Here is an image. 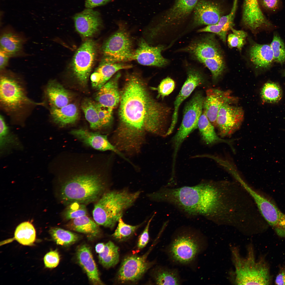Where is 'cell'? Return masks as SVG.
<instances>
[{"instance_id": "cell-10", "label": "cell", "mask_w": 285, "mask_h": 285, "mask_svg": "<svg viewBox=\"0 0 285 285\" xmlns=\"http://www.w3.org/2000/svg\"><path fill=\"white\" fill-rule=\"evenodd\" d=\"M96 53L95 42L89 39L83 43L74 55L72 63V71L78 83L83 86L87 85Z\"/></svg>"}, {"instance_id": "cell-36", "label": "cell", "mask_w": 285, "mask_h": 285, "mask_svg": "<svg viewBox=\"0 0 285 285\" xmlns=\"http://www.w3.org/2000/svg\"><path fill=\"white\" fill-rule=\"evenodd\" d=\"M81 108L91 128L94 130L102 129V126L94 101L89 99H85L82 102Z\"/></svg>"}, {"instance_id": "cell-47", "label": "cell", "mask_w": 285, "mask_h": 285, "mask_svg": "<svg viewBox=\"0 0 285 285\" xmlns=\"http://www.w3.org/2000/svg\"><path fill=\"white\" fill-rule=\"evenodd\" d=\"M17 141L16 137L10 133L9 130L0 134V148L2 150L11 146L17 145Z\"/></svg>"}, {"instance_id": "cell-16", "label": "cell", "mask_w": 285, "mask_h": 285, "mask_svg": "<svg viewBox=\"0 0 285 285\" xmlns=\"http://www.w3.org/2000/svg\"><path fill=\"white\" fill-rule=\"evenodd\" d=\"M164 49L162 45L150 46L144 39H141L137 48L134 51L133 60L144 65L163 67L168 63V60L161 54Z\"/></svg>"}, {"instance_id": "cell-19", "label": "cell", "mask_w": 285, "mask_h": 285, "mask_svg": "<svg viewBox=\"0 0 285 285\" xmlns=\"http://www.w3.org/2000/svg\"><path fill=\"white\" fill-rule=\"evenodd\" d=\"M213 36H205L192 43L185 49L197 60L222 56L219 45Z\"/></svg>"}, {"instance_id": "cell-9", "label": "cell", "mask_w": 285, "mask_h": 285, "mask_svg": "<svg viewBox=\"0 0 285 285\" xmlns=\"http://www.w3.org/2000/svg\"><path fill=\"white\" fill-rule=\"evenodd\" d=\"M0 101L2 107L6 110L12 111L20 109L25 104H40L30 99L19 82L6 74L1 75Z\"/></svg>"}, {"instance_id": "cell-34", "label": "cell", "mask_w": 285, "mask_h": 285, "mask_svg": "<svg viewBox=\"0 0 285 285\" xmlns=\"http://www.w3.org/2000/svg\"><path fill=\"white\" fill-rule=\"evenodd\" d=\"M15 239L20 244L25 245H31L35 242L36 232L33 225L26 221L20 224L16 228Z\"/></svg>"}, {"instance_id": "cell-26", "label": "cell", "mask_w": 285, "mask_h": 285, "mask_svg": "<svg viewBox=\"0 0 285 285\" xmlns=\"http://www.w3.org/2000/svg\"><path fill=\"white\" fill-rule=\"evenodd\" d=\"M238 0H234L230 12L222 16L216 24L208 25L198 30V32H208L218 35L224 42L225 41L227 32L234 26V20L237 7Z\"/></svg>"}, {"instance_id": "cell-8", "label": "cell", "mask_w": 285, "mask_h": 285, "mask_svg": "<svg viewBox=\"0 0 285 285\" xmlns=\"http://www.w3.org/2000/svg\"><path fill=\"white\" fill-rule=\"evenodd\" d=\"M205 97L202 93L197 92L186 103L181 124L172 139L174 154H177L184 140L198 128V121L203 112Z\"/></svg>"}, {"instance_id": "cell-43", "label": "cell", "mask_w": 285, "mask_h": 285, "mask_svg": "<svg viewBox=\"0 0 285 285\" xmlns=\"http://www.w3.org/2000/svg\"><path fill=\"white\" fill-rule=\"evenodd\" d=\"M231 30L232 33L229 35L227 38L228 46L231 48H236L241 51L245 44L247 34L243 31L233 28Z\"/></svg>"}, {"instance_id": "cell-3", "label": "cell", "mask_w": 285, "mask_h": 285, "mask_svg": "<svg viewBox=\"0 0 285 285\" xmlns=\"http://www.w3.org/2000/svg\"><path fill=\"white\" fill-rule=\"evenodd\" d=\"M84 167L67 170L60 179L58 196L66 206L74 203L95 202L108 191V183L104 174L99 169Z\"/></svg>"}, {"instance_id": "cell-50", "label": "cell", "mask_w": 285, "mask_h": 285, "mask_svg": "<svg viewBox=\"0 0 285 285\" xmlns=\"http://www.w3.org/2000/svg\"><path fill=\"white\" fill-rule=\"evenodd\" d=\"M279 0H262V4L266 8L270 10H273L277 8L279 4Z\"/></svg>"}, {"instance_id": "cell-54", "label": "cell", "mask_w": 285, "mask_h": 285, "mask_svg": "<svg viewBox=\"0 0 285 285\" xmlns=\"http://www.w3.org/2000/svg\"><path fill=\"white\" fill-rule=\"evenodd\" d=\"M283 74L284 76H285V70H284V72Z\"/></svg>"}, {"instance_id": "cell-23", "label": "cell", "mask_w": 285, "mask_h": 285, "mask_svg": "<svg viewBox=\"0 0 285 285\" xmlns=\"http://www.w3.org/2000/svg\"><path fill=\"white\" fill-rule=\"evenodd\" d=\"M132 67L131 65L123 63L101 62L91 75L92 86L98 90L117 72L121 69L130 68Z\"/></svg>"}, {"instance_id": "cell-18", "label": "cell", "mask_w": 285, "mask_h": 285, "mask_svg": "<svg viewBox=\"0 0 285 285\" xmlns=\"http://www.w3.org/2000/svg\"><path fill=\"white\" fill-rule=\"evenodd\" d=\"M70 134L85 144L96 149L102 151H113L128 161L115 146L110 142L106 135L97 132H91L83 129L73 130L70 131Z\"/></svg>"}, {"instance_id": "cell-5", "label": "cell", "mask_w": 285, "mask_h": 285, "mask_svg": "<svg viewBox=\"0 0 285 285\" xmlns=\"http://www.w3.org/2000/svg\"><path fill=\"white\" fill-rule=\"evenodd\" d=\"M140 193L131 192L125 189L107 191L95 202L92 212L94 220L99 225L113 228Z\"/></svg>"}, {"instance_id": "cell-17", "label": "cell", "mask_w": 285, "mask_h": 285, "mask_svg": "<svg viewBox=\"0 0 285 285\" xmlns=\"http://www.w3.org/2000/svg\"><path fill=\"white\" fill-rule=\"evenodd\" d=\"M73 19L76 30L84 37L92 36L98 31L102 23L99 13L92 8H87L76 14Z\"/></svg>"}, {"instance_id": "cell-39", "label": "cell", "mask_w": 285, "mask_h": 285, "mask_svg": "<svg viewBox=\"0 0 285 285\" xmlns=\"http://www.w3.org/2000/svg\"><path fill=\"white\" fill-rule=\"evenodd\" d=\"M116 229L112 235V237L119 241H125L129 239L143 224L132 225L125 223L120 218L118 221Z\"/></svg>"}, {"instance_id": "cell-44", "label": "cell", "mask_w": 285, "mask_h": 285, "mask_svg": "<svg viewBox=\"0 0 285 285\" xmlns=\"http://www.w3.org/2000/svg\"><path fill=\"white\" fill-rule=\"evenodd\" d=\"M94 103L102 128L107 126L111 120L113 109L97 102H94Z\"/></svg>"}, {"instance_id": "cell-7", "label": "cell", "mask_w": 285, "mask_h": 285, "mask_svg": "<svg viewBox=\"0 0 285 285\" xmlns=\"http://www.w3.org/2000/svg\"><path fill=\"white\" fill-rule=\"evenodd\" d=\"M101 62L124 63L133 60L134 51L131 37L125 28L120 26L105 41L102 47Z\"/></svg>"}, {"instance_id": "cell-37", "label": "cell", "mask_w": 285, "mask_h": 285, "mask_svg": "<svg viewBox=\"0 0 285 285\" xmlns=\"http://www.w3.org/2000/svg\"><path fill=\"white\" fill-rule=\"evenodd\" d=\"M49 232L53 239L58 245L66 246L72 244L78 240L79 236L69 231L58 227L50 229Z\"/></svg>"}, {"instance_id": "cell-27", "label": "cell", "mask_w": 285, "mask_h": 285, "mask_svg": "<svg viewBox=\"0 0 285 285\" xmlns=\"http://www.w3.org/2000/svg\"><path fill=\"white\" fill-rule=\"evenodd\" d=\"M249 55L251 62L257 68H268L274 60L272 49L268 44L253 45L250 49Z\"/></svg>"}, {"instance_id": "cell-22", "label": "cell", "mask_w": 285, "mask_h": 285, "mask_svg": "<svg viewBox=\"0 0 285 285\" xmlns=\"http://www.w3.org/2000/svg\"><path fill=\"white\" fill-rule=\"evenodd\" d=\"M120 75L117 72L98 90L95 96L97 102L113 109L116 107L120 99L118 86Z\"/></svg>"}, {"instance_id": "cell-24", "label": "cell", "mask_w": 285, "mask_h": 285, "mask_svg": "<svg viewBox=\"0 0 285 285\" xmlns=\"http://www.w3.org/2000/svg\"><path fill=\"white\" fill-rule=\"evenodd\" d=\"M76 257L91 283L94 285L103 284L89 248L86 245L80 246L77 250Z\"/></svg>"}, {"instance_id": "cell-48", "label": "cell", "mask_w": 285, "mask_h": 285, "mask_svg": "<svg viewBox=\"0 0 285 285\" xmlns=\"http://www.w3.org/2000/svg\"><path fill=\"white\" fill-rule=\"evenodd\" d=\"M155 215L149 220L144 231L139 238L137 244V248L141 249L145 247L148 243L149 239V225L151 221Z\"/></svg>"}, {"instance_id": "cell-49", "label": "cell", "mask_w": 285, "mask_h": 285, "mask_svg": "<svg viewBox=\"0 0 285 285\" xmlns=\"http://www.w3.org/2000/svg\"><path fill=\"white\" fill-rule=\"evenodd\" d=\"M111 0H86L85 6L87 8H92L103 5Z\"/></svg>"}, {"instance_id": "cell-46", "label": "cell", "mask_w": 285, "mask_h": 285, "mask_svg": "<svg viewBox=\"0 0 285 285\" xmlns=\"http://www.w3.org/2000/svg\"><path fill=\"white\" fill-rule=\"evenodd\" d=\"M44 260L45 266L46 268H54L56 267L59 263V254L56 250L50 251L45 255Z\"/></svg>"}, {"instance_id": "cell-30", "label": "cell", "mask_w": 285, "mask_h": 285, "mask_svg": "<svg viewBox=\"0 0 285 285\" xmlns=\"http://www.w3.org/2000/svg\"><path fill=\"white\" fill-rule=\"evenodd\" d=\"M198 0H176L167 13L163 24L166 25L180 21L188 16L194 8Z\"/></svg>"}, {"instance_id": "cell-51", "label": "cell", "mask_w": 285, "mask_h": 285, "mask_svg": "<svg viewBox=\"0 0 285 285\" xmlns=\"http://www.w3.org/2000/svg\"><path fill=\"white\" fill-rule=\"evenodd\" d=\"M10 56L2 51H0V69L2 70L7 66Z\"/></svg>"}, {"instance_id": "cell-42", "label": "cell", "mask_w": 285, "mask_h": 285, "mask_svg": "<svg viewBox=\"0 0 285 285\" xmlns=\"http://www.w3.org/2000/svg\"><path fill=\"white\" fill-rule=\"evenodd\" d=\"M270 46L272 49L274 60L282 64L285 61V45L281 37L274 34Z\"/></svg>"}, {"instance_id": "cell-41", "label": "cell", "mask_w": 285, "mask_h": 285, "mask_svg": "<svg viewBox=\"0 0 285 285\" xmlns=\"http://www.w3.org/2000/svg\"><path fill=\"white\" fill-rule=\"evenodd\" d=\"M86 205L78 203H73L66 206L62 213V217L65 221L87 215Z\"/></svg>"}, {"instance_id": "cell-29", "label": "cell", "mask_w": 285, "mask_h": 285, "mask_svg": "<svg viewBox=\"0 0 285 285\" xmlns=\"http://www.w3.org/2000/svg\"><path fill=\"white\" fill-rule=\"evenodd\" d=\"M99 225L94 220L86 215L69 221L65 226L69 229L84 234L92 239L100 234Z\"/></svg>"}, {"instance_id": "cell-31", "label": "cell", "mask_w": 285, "mask_h": 285, "mask_svg": "<svg viewBox=\"0 0 285 285\" xmlns=\"http://www.w3.org/2000/svg\"><path fill=\"white\" fill-rule=\"evenodd\" d=\"M24 40L21 36L14 32L6 30L0 36V50L10 56H16L20 53L22 49Z\"/></svg>"}, {"instance_id": "cell-20", "label": "cell", "mask_w": 285, "mask_h": 285, "mask_svg": "<svg viewBox=\"0 0 285 285\" xmlns=\"http://www.w3.org/2000/svg\"><path fill=\"white\" fill-rule=\"evenodd\" d=\"M194 10V21L196 25L216 24L222 16V11L219 6L210 1H198Z\"/></svg>"}, {"instance_id": "cell-25", "label": "cell", "mask_w": 285, "mask_h": 285, "mask_svg": "<svg viewBox=\"0 0 285 285\" xmlns=\"http://www.w3.org/2000/svg\"><path fill=\"white\" fill-rule=\"evenodd\" d=\"M46 92L51 108H61L70 103L72 99L69 92L55 80L49 82Z\"/></svg>"}, {"instance_id": "cell-6", "label": "cell", "mask_w": 285, "mask_h": 285, "mask_svg": "<svg viewBox=\"0 0 285 285\" xmlns=\"http://www.w3.org/2000/svg\"><path fill=\"white\" fill-rule=\"evenodd\" d=\"M245 257L240 254L236 247L231 249L232 260L234 267L232 282L238 285H269L271 278L269 268L264 259L256 260L253 247L247 248Z\"/></svg>"}, {"instance_id": "cell-15", "label": "cell", "mask_w": 285, "mask_h": 285, "mask_svg": "<svg viewBox=\"0 0 285 285\" xmlns=\"http://www.w3.org/2000/svg\"><path fill=\"white\" fill-rule=\"evenodd\" d=\"M236 101V99L229 91L209 89L206 91L203 111L212 124L216 126L217 116L221 107L225 104H231Z\"/></svg>"}, {"instance_id": "cell-53", "label": "cell", "mask_w": 285, "mask_h": 285, "mask_svg": "<svg viewBox=\"0 0 285 285\" xmlns=\"http://www.w3.org/2000/svg\"><path fill=\"white\" fill-rule=\"evenodd\" d=\"M105 247V244L103 243H99L97 244L95 246L96 252L98 254L102 253Z\"/></svg>"}, {"instance_id": "cell-12", "label": "cell", "mask_w": 285, "mask_h": 285, "mask_svg": "<svg viewBox=\"0 0 285 285\" xmlns=\"http://www.w3.org/2000/svg\"><path fill=\"white\" fill-rule=\"evenodd\" d=\"M152 248L141 256L131 255L123 260L118 272L116 279L119 283H134L139 280L153 264L147 257Z\"/></svg>"}, {"instance_id": "cell-21", "label": "cell", "mask_w": 285, "mask_h": 285, "mask_svg": "<svg viewBox=\"0 0 285 285\" xmlns=\"http://www.w3.org/2000/svg\"><path fill=\"white\" fill-rule=\"evenodd\" d=\"M242 21L246 27L253 31L271 24L262 11L258 0H244Z\"/></svg>"}, {"instance_id": "cell-40", "label": "cell", "mask_w": 285, "mask_h": 285, "mask_svg": "<svg viewBox=\"0 0 285 285\" xmlns=\"http://www.w3.org/2000/svg\"><path fill=\"white\" fill-rule=\"evenodd\" d=\"M203 63L210 70L213 79L216 80L221 75L225 68L222 56L203 59L198 60Z\"/></svg>"}, {"instance_id": "cell-45", "label": "cell", "mask_w": 285, "mask_h": 285, "mask_svg": "<svg viewBox=\"0 0 285 285\" xmlns=\"http://www.w3.org/2000/svg\"><path fill=\"white\" fill-rule=\"evenodd\" d=\"M175 87V82L172 79L168 77L163 79L156 89L158 92V97L163 98L168 95L173 91Z\"/></svg>"}, {"instance_id": "cell-14", "label": "cell", "mask_w": 285, "mask_h": 285, "mask_svg": "<svg viewBox=\"0 0 285 285\" xmlns=\"http://www.w3.org/2000/svg\"><path fill=\"white\" fill-rule=\"evenodd\" d=\"M187 79L174 103V110L170 127L167 133L168 135L173 132L177 123L179 108L181 104L197 87L203 84L204 78L201 73L193 69L188 70Z\"/></svg>"}, {"instance_id": "cell-13", "label": "cell", "mask_w": 285, "mask_h": 285, "mask_svg": "<svg viewBox=\"0 0 285 285\" xmlns=\"http://www.w3.org/2000/svg\"><path fill=\"white\" fill-rule=\"evenodd\" d=\"M244 113L240 107L227 104L220 109L217 116L216 126L221 136L231 135L240 127L244 119Z\"/></svg>"}, {"instance_id": "cell-1", "label": "cell", "mask_w": 285, "mask_h": 285, "mask_svg": "<svg viewBox=\"0 0 285 285\" xmlns=\"http://www.w3.org/2000/svg\"><path fill=\"white\" fill-rule=\"evenodd\" d=\"M120 93L119 125L115 136L120 150L137 151L145 132L167 136L171 109L150 96L139 74H127Z\"/></svg>"}, {"instance_id": "cell-2", "label": "cell", "mask_w": 285, "mask_h": 285, "mask_svg": "<svg viewBox=\"0 0 285 285\" xmlns=\"http://www.w3.org/2000/svg\"><path fill=\"white\" fill-rule=\"evenodd\" d=\"M216 182L202 181L193 186L178 188L165 186L149 194L155 201L172 205L186 216H202L214 221L223 206L221 190Z\"/></svg>"}, {"instance_id": "cell-4", "label": "cell", "mask_w": 285, "mask_h": 285, "mask_svg": "<svg viewBox=\"0 0 285 285\" xmlns=\"http://www.w3.org/2000/svg\"><path fill=\"white\" fill-rule=\"evenodd\" d=\"M204 235L198 230L183 226L175 230L165 252L174 263L186 265L192 264L207 246Z\"/></svg>"}, {"instance_id": "cell-38", "label": "cell", "mask_w": 285, "mask_h": 285, "mask_svg": "<svg viewBox=\"0 0 285 285\" xmlns=\"http://www.w3.org/2000/svg\"><path fill=\"white\" fill-rule=\"evenodd\" d=\"M282 91L280 86L273 82L266 83L263 86L260 94L262 100L268 103L278 102L282 96Z\"/></svg>"}, {"instance_id": "cell-35", "label": "cell", "mask_w": 285, "mask_h": 285, "mask_svg": "<svg viewBox=\"0 0 285 285\" xmlns=\"http://www.w3.org/2000/svg\"><path fill=\"white\" fill-rule=\"evenodd\" d=\"M100 263L104 267L109 268L115 265L118 262V247L109 241L105 244L103 251L99 254Z\"/></svg>"}, {"instance_id": "cell-33", "label": "cell", "mask_w": 285, "mask_h": 285, "mask_svg": "<svg viewBox=\"0 0 285 285\" xmlns=\"http://www.w3.org/2000/svg\"><path fill=\"white\" fill-rule=\"evenodd\" d=\"M153 277L157 284L179 285L182 283L178 270L175 268L158 267L154 270Z\"/></svg>"}, {"instance_id": "cell-52", "label": "cell", "mask_w": 285, "mask_h": 285, "mask_svg": "<svg viewBox=\"0 0 285 285\" xmlns=\"http://www.w3.org/2000/svg\"><path fill=\"white\" fill-rule=\"evenodd\" d=\"M275 283L277 285H285V267L280 270L276 277Z\"/></svg>"}, {"instance_id": "cell-28", "label": "cell", "mask_w": 285, "mask_h": 285, "mask_svg": "<svg viewBox=\"0 0 285 285\" xmlns=\"http://www.w3.org/2000/svg\"><path fill=\"white\" fill-rule=\"evenodd\" d=\"M50 114L53 122L63 127L75 123L79 117V111L75 104L70 103L60 108H51Z\"/></svg>"}, {"instance_id": "cell-32", "label": "cell", "mask_w": 285, "mask_h": 285, "mask_svg": "<svg viewBox=\"0 0 285 285\" xmlns=\"http://www.w3.org/2000/svg\"><path fill=\"white\" fill-rule=\"evenodd\" d=\"M198 128L202 139L208 145L223 142L230 144L229 141L220 138L216 134L213 125L203 111L198 121Z\"/></svg>"}, {"instance_id": "cell-11", "label": "cell", "mask_w": 285, "mask_h": 285, "mask_svg": "<svg viewBox=\"0 0 285 285\" xmlns=\"http://www.w3.org/2000/svg\"><path fill=\"white\" fill-rule=\"evenodd\" d=\"M243 188L253 198L260 213L279 236L285 237V214L273 203L253 190L246 183Z\"/></svg>"}]
</instances>
